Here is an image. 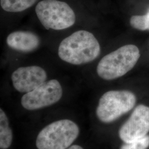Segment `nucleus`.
<instances>
[{
    "instance_id": "7ed1b4c3",
    "label": "nucleus",
    "mask_w": 149,
    "mask_h": 149,
    "mask_svg": "<svg viewBox=\"0 0 149 149\" xmlns=\"http://www.w3.org/2000/svg\"><path fill=\"white\" fill-rule=\"evenodd\" d=\"M79 128L69 119H62L46 126L38 135V149H66L78 137Z\"/></svg>"
},
{
    "instance_id": "6e6552de",
    "label": "nucleus",
    "mask_w": 149,
    "mask_h": 149,
    "mask_svg": "<svg viewBox=\"0 0 149 149\" xmlns=\"http://www.w3.org/2000/svg\"><path fill=\"white\" fill-rule=\"evenodd\" d=\"M47 74L43 68L38 66L21 67L11 76L13 87L21 93H28L46 81Z\"/></svg>"
},
{
    "instance_id": "f03ea898",
    "label": "nucleus",
    "mask_w": 149,
    "mask_h": 149,
    "mask_svg": "<svg viewBox=\"0 0 149 149\" xmlns=\"http://www.w3.org/2000/svg\"><path fill=\"white\" fill-rule=\"evenodd\" d=\"M140 56V51L136 46L124 45L104 56L98 64L97 72L104 80L116 79L132 69Z\"/></svg>"
},
{
    "instance_id": "4468645a",
    "label": "nucleus",
    "mask_w": 149,
    "mask_h": 149,
    "mask_svg": "<svg viewBox=\"0 0 149 149\" xmlns=\"http://www.w3.org/2000/svg\"><path fill=\"white\" fill-rule=\"evenodd\" d=\"M66 149H84L82 147H81L79 145H72L71 146H70L69 148Z\"/></svg>"
},
{
    "instance_id": "20e7f679",
    "label": "nucleus",
    "mask_w": 149,
    "mask_h": 149,
    "mask_svg": "<svg viewBox=\"0 0 149 149\" xmlns=\"http://www.w3.org/2000/svg\"><path fill=\"white\" fill-rule=\"evenodd\" d=\"M36 12L47 29L63 30L73 26L76 21L74 11L66 2L58 0H43L38 3Z\"/></svg>"
},
{
    "instance_id": "39448f33",
    "label": "nucleus",
    "mask_w": 149,
    "mask_h": 149,
    "mask_svg": "<svg viewBox=\"0 0 149 149\" xmlns=\"http://www.w3.org/2000/svg\"><path fill=\"white\" fill-rule=\"evenodd\" d=\"M136 102V96L130 91H108L102 95L99 101L96 115L102 122H114L132 109Z\"/></svg>"
},
{
    "instance_id": "1a4fd4ad",
    "label": "nucleus",
    "mask_w": 149,
    "mask_h": 149,
    "mask_svg": "<svg viewBox=\"0 0 149 149\" xmlns=\"http://www.w3.org/2000/svg\"><path fill=\"white\" fill-rule=\"evenodd\" d=\"M10 48L18 52L28 53L37 49L40 44L37 35L28 31H16L10 33L6 39Z\"/></svg>"
},
{
    "instance_id": "9b49d317",
    "label": "nucleus",
    "mask_w": 149,
    "mask_h": 149,
    "mask_svg": "<svg viewBox=\"0 0 149 149\" xmlns=\"http://www.w3.org/2000/svg\"><path fill=\"white\" fill-rule=\"evenodd\" d=\"M37 0H0L1 6L9 12H19L33 5Z\"/></svg>"
},
{
    "instance_id": "ddd939ff",
    "label": "nucleus",
    "mask_w": 149,
    "mask_h": 149,
    "mask_svg": "<svg viewBox=\"0 0 149 149\" xmlns=\"http://www.w3.org/2000/svg\"><path fill=\"white\" fill-rule=\"evenodd\" d=\"M149 146V135L130 143H124L120 149H147Z\"/></svg>"
},
{
    "instance_id": "f257e3e1",
    "label": "nucleus",
    "mask_w": 149,
    "mask_h": 149,
    "mask_svg": "<svg viewBox=\"0 0 149 149\" xmlns=\"http://www.w3.org/2000/svg\"><path fill=\"white\" fill-rule=\"evenodd\" d=\"M101 52L100 45L90 32L80 30L65 38L59 45L58 55L64 61L76 65L93 61Z\"/></svg>"
},
{
    "instance_id": "9d476101",
    "label": "nucleus",
    "mask_w": 149,
    "mask_h": 149,
    "mask_svg": "<svg viewBox=\"0 0 149 149\" xmlns=\"http://www.w3.org/2000/svg\"><path fill=\"white\" fill-rule=\"evenodd\" d=\"M12 132L5 112L0 109V148L8 149L12 144Z\"/></svg>"
},
{
    "instance_id": "0eeeda50",
    "label": "nucleus",
    "mask_w": 149,
    "mask_h": 149,
    "mask_svg": "<svg viewBox=\"0 0 149 149\" xmlns=\"http://www.w3.org/2000/svg\"><path fill=\"white\" fill-rule=\"evenodd\" d=\"M149 132V107L140 104L120 127L119 136L124 143H130L144 138Z\"/></svg>"
},
{
    "instance_id": "f8f14e48",
    "label": "nucleus",
    "mask_w": 149,
    "mask_h": 149,
    "mask_svg": "<svg viewBox=\"0 0 149 149\" xmlns=\"http://www.w3.org/2000/svg\"><path fill=\"white\" fill-rule=\"evenodd\" d=\"M132 27L140 31L149 30V15L147 13L143 16H133L130 20Z\"/></svg>"
},
{
    "instance_id": "2eb2a0df",
    "label": "nucleus",
    "mask_w": 149,
    "mask_h": 149,
    "mask_svg": "<svg viewBox=\"0 0 149 149\" xmlns=\"http://www.w3.org/2000/svg\"><path fill=\"white\" fill-rule=\"evenodd\" d=\"M148 14H149V12H148Z\"/></svg>"
},
{
    "instance_id": "423d86ee",
    "label": "nucleus",
    "mask_w": 149,
    "mask_h": 149,
    "mask_svg": "<svg viewBox=\"0 0 149 149\" xmlns=\"http://www.w3.org/2000/svg\"><path fill=\"white\" fill-rule=\"evenodd\" d=\"M62 96L63 89L59 81L49 80L26 93L22 97L21 104L27 110H37L56 103Z\"/></svg>"
}]
</instances>
